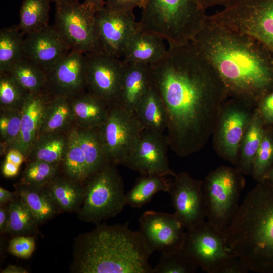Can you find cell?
<instances>
[{
    "instance_id": "1f68e13d",
    "label": "cell",
    "mask_w": 273,
    "mask_h": 273,
    "mask_svg": "<svg viewBox=\"0 0 273 273\" xmlns=\"http://www.w3.org/2000/svg\"><path fill=\"white\" fill-rule=\"evenodd\" d=\"M171 183L165 176L141 175L125 195V205L139 208L149 203L159 192H169Z\"/></svg>"
},
{
    "instance_id": "f6af8a7d",
    "label": "cell",
    "mask_w": 273,
    "mask_h": 273,
    "mask_svg": "<svg viewBox=\"0 0 273 273\" xmlns=\"http://www.w3.org/2000/svg\"><path fill=\"white\" fill-rule=\"evenodd\" d=\"M5 160L15 164L19 166L26 159L23 153L17 149L9 150L5 155Z\"/></svg>"
},
{
    "instance_id": "52a82bcc",
    "label": "cell",
    "mask_w": 273,
    "mask_h": 273,
    "mask_svg": "<svg viewBox=\"0 0 273 273\" xmlns=\"http://www.w3.org/2000/svg\"><path fill=\"white\" fill-rule=\"evenodd\" d=\"M246 184L236 167L219 166L203 180L207 222L223 233L236 213Z\"/></svg>"
},
{
    "instance_id": "d590c367",
    "label": "cell",
    "mask_w": 273,
    "mask_h": 273,
    "mask_svg": "<svg viewBox=\"0 0 273 273\" xmlns=\"http://www.w3.org/2000/svg\"><path fill=\"white\" fill-rule=\"evenodd\" d=\"M22 110H0L1 156L14 148L19 139Z\"/></svg>"
},
{
    "instance_id": "f546056e",
    "label": "cell",
    "mask_w": 273,
    "mask_h": 273,
    "mask_svg": "<svg viewBox=\"0 0 273 273\" xmlns=\"http://www.w3.org/2000/svg\"><path fill=\"white\" fill-rule=\"evenodd\" d=\"M48 187L55 203L63 210L73 211L83 202L85 186L66 176L58 175Z\"/></svg>"
},
{
    "instance_id": "6da1fadb",
    "label": "cell",
    "mask_w": 273,
    "mask_h": 273,
    "mask_svg": "<svg viewBox=\"0 0 273 273\" xmlns=\"http://www.w3.org/2000/svg\"><path fill=\"white\" fill-rule=\"evenodd\" d=\"M150 68L166 112L169 147L180 157L200 151L229 98L219 74L191 42L169 46Z\"/></svg>"
},
{
    "instance_id": "d6986e66",
    "label": "cell",
    "mask_w": 273,
    "mask_h": 273,
    "mask_svg": "<svg viewBox=\"0 0 273 273\" xmlns=\"http://www.w3.org/2000/svg\"><path fill=\"white\" fill-rule=\"evenodd\" d=\"M70 50L55 25L29 33L24 40V58L46 72Z\"/></svg>"
},
{
    "instance_id": "484cf974",
    "label": "cell",
    "mask_w": 273,
    "mask_h": 273,
    "mask_svg": "<svg viewBox=\"0 0 273 273\" xmlns=\"http://www.w3.org/2000/svg\"><path fill=\"white\" fill-rule=\"evenodd\" d=\"M134 113L144 130L163 134L167 129L166 110L160 96L153 85L139 103Z\"/></svg>"
},
{
    "instance_id": "7a4b0ae2",
    "label": "cell",
    "mask_w": 273,
    "mask_h": 273,
    "mask_svg": "<svg viewBox=\"0 0 273 273\" xmlns=\"http://www.w3.org/2000/svg\"><path fill=\"white\" fill-rule=\"evenodd\" d=\"M191 42L217 71L229 97L256 107L273 90V56L253 37L207 21Z\"/></svg>"
},
{
    "instance_id": "e575fe53",
    "label": "cell",
    "mask_w": 273,
    "mask_h": 273,
    "mask_svg": "<svg viewBox=\"0 0 273 273\" xmlns=\"http://www.w3.org/2000/svg\"><path fill=\"white\" fill-rule=\"evenodd\" d=\"M8 72L29 93L46 90L47 72L25 58L14 64Z\"/></svg>"
},
{
    "instance_id": "f35d334b",
    "label": "cell",
    "mask_w": 273,
    "mask_h": 273,
    "mask_svg": "<svg viewBox=\"0 0 273 273\" xmlns=\"http://www.w3.org/2000/svg\"><path fill=\"white\" fill-rule=\"evenodd\" d=\"M28 162L20 184L34 187H47L58 176L60 168L59 166L40 160Z\"/></svg>"
},
{
    "instance_id": "ee69618b",
    "label": "cell",
    "mask_w": 273,
    "mask_h": 273,
    "mask_svg": "<svg viewBox=\"0 0 273 273\" xmlns=\"http://www.w3.org/2000/svg\"><path fill=\"white\" fill-rule=\"evenodd\" d=\"M145 0H106L105 6L114 10H133L137 7L142 8Z\"/></svg>"
},
{
    "instance_id": "681fc988",
    "label": "cell",
    "mask_w": 273,
    "mask_h": 273,
    "mask_svg": "<svg viewBox=\"0 0 273 273\" xmlns=\"http://www.w3.org/2000/svg\"><path fill=\"white\" fill-rule=\"evenodd\" d=\"M15 193L0 187V203L3 204L9 202H11L14 200Z\"/></svg>"
},
{
    "instance_id": "60d3db41",
    "label": "cell",
    "mask_w": 273,
    "mask_h": 273,
    "mask_svg": "<svg viewBox=\"0 0 273 273\" xmlns=\"http://www.w3.org/2000/svg\"><path fill=\"white\" fill-rule=\"evenodd\" d=\"M273 165V126H266L251 175L257 182L263 180Z\"/></svg>"
},
{
    "instance_id": "ffe728a7",
    "label": "cell",
    "mask_w": 273,
    "mask_h": 273,
    "mask_svg": "<svg viewBox=\"0 0 273 273\" xmlns=\"http://www.w3.org/2000/svg\"><path fill=\"white\" fill-rule=\"evenodd\" d=\"M51 96L46 90L29 93L23 106L21 133L14 149L23 153L26 161L39 138L46 108Z\"/></svg>"
},
{
    "instance_id": "f907efd6",
    "label": "cell",
    "mask_w": 273,
    "mask_h": 273,
    "mask_svg": "<svg viewBox=\"0 0 273 273\" xmlns=\"http://www.w3.org/2000/svg\"><path fill=\"white\" fill-rule=\"evenodd\" d=\"M83 3L91 7L96 12L101 10L105 6V1L104 0H84Z\"/></svg>"
},
{
    "instance_id": "ab89813d",
    "label": "cell",
    "mask_w": 273,
    "mask_h": 273,
    "mask_svg": "<svg viewBox=\"0 0 273 273\" xmlns=\"http://www.w3.org/2000/svg\"><path fill=\"white\" fill-rule=\"evenodd\" d=\"M199 268L182 249L162 252L153 273H193Z\"/></svg>"
},
{
    "instance_id": "c3c4849f",
    "label": "cell",
    "mask_w": 273,
    "mask_h": 273,
    "mask_svg": "<svg viewBox=\"0 0 273 273\" xmlns=\"http://www.w3.org/2000/svg\"><path fill=\"white\" fill-rule=\"evenodd\" d=\"M235 0H201V3L205 9L216 5L223 6L225 7L232 3Z\"/></svg>"
},
{
    "instance_id": "277c9868",
    "label": "cell",
    "mask_w": 273,
    "mask_h": 273,
    "mask_svg": "<svg viewBox=\"0 0 273 273\" xmlns=\"http://www.w3.org/2000/svg\"><path fill=\"white\" fill-rule=\"evenodd\" d=\"M74 267L79 273H153V252L128 223L102 224L79 238Z\"/></svg>"
},
{
    "instance_id": "30bf717a",
    "label": "cell",
    "mask_w": 273,
    "mask_h": 273,
    "mask_svg": "<svg viewBox=\"0 0 273 273\" xmlns=\"http://www.w3.org/2000/svg\"><path fill=\"white\" fill-rule=\"evenodd\" d=\"M255 108L247 101L229 97L217 117L212 134L213 149L220 158L235 166L242 139Z\"/></svg>"
},
{
    "instance_id": "d6a6232c",
    "label": "cell",
    "mask_w": 273,
    "mask_h": 273,
    "mask_svg": "<svg viewBox=\"0 0 273 273\" xmlns=\"http://www.w3.org/2000/svg\"><path fill=\"white\" fill-rule=\"evenodd\" d=\"M23 34L15 27L0 31V73L8 72L12 66L24 58Z\"/></svg>"
},
{
    "instance_id": "44dd1931",
    "label": "cell",
    "mask_w": 273,
    "mask_h": 273,
    "mask_svg": "<svg viewBox=\"0 0 273 273\" xmlns=\"http://www.w3.org/2000/svg\"><path fill=\"white\" fill-rule=\"evenodd\" d=\"M123 77L116 104L134 112L152 86L150 65L125 62Z\"/></svg>"
},
{
    "instance_id": "7c38bea8",
    "label": "cell",
    "mask_w": 273,
    "mask_h": 273,
    "mask_svg": "<svg viewBox=\"0 0 273 273\" xmlns=\"http://www.w3.org/2000/svg\"><path fill=\"white\" fill-rule=\"evenodd\" d=\"M183 250L204 271L224 273L237 257L227 245L222 233L207 221L186 231Z\"/></svg>"
},
{
    "instance_id": "2e32d148",
    "label": "cell",
    "mask_w": 273,
    "mask_h": 273,
    "mask_svg": "<svg viewBox=\"0 0 273 273\" xmlns=\"http://www.w3.org/2000/svg\"><path fill=\"white\" fill-rule=\"evenodd\" d=\"M139 221V232L153 252L158 250L162 253L183 249L186 231L174 213L147 211Z\"/></svg>"
},
{
    "instance_id": "e0dca14e",
    "label": "cell",
    "mask_w": 273,
    "mask_h": 273,
    "mask_svg": "<svg viewBox=\"0 0 273 273\" xmlns=\"http://www.w3.org/2000/svg\"><path fill=\"white\" fill-rule=\"evenodd\" d=\"M102 51L121 58L131 37L139 30L133 10H114L105 6L96 12Z\"/></svg>"
},
{
    "instance_id": "74e56055",
    "label": "cell",
    "mask_w": 273,
    "mask_h": 273,
    "mask_svg": "<svg viewBox=\"0 0 273 273\" xmlns=\"http://www.w3.org/2000/svg\"><path fill=\"white\" fill-rule=\"evenodd\" d=\"M8 207L9 222L7 232L25 234L34 229L38 223L35 217L19 198L10 202Z\"/></svg>"
},
{
    "instance_id": "836d02e7",
    "label": "cell",
    "mask_w": 273,
    "mask_h": 273,
    "mask_svg": "<svg viewBox=\"0 0 273 273\" xmlns=\"http://www.w3.org/2000/svg\"><path fill=\"white\" fill-rule=\"evenodd\" d=\"M51 0H23L17 28L25 35L48 25Z\"/></svg>"
},
{
    "instance_id": "816d5d0a",
    "label": "cell",
    "mask_w": 273,
    "mask_h": 273,
    "mask_svg": "<svg viewBox=\"0 0 273 273\" xmlns=\"http://www.w3.org/2000/svg\"><path fill=\"white\" fill-rule=\"evenodd\" d=\"M2 273H26L27 271L20 266L10 265L5 268Z\"/></svg>"
},
{
    "instance_id": "8fae6325",
    "label": "cell",
    "mask_w": 273,
    "mask_h": 273,
    "mask_svg": "<svg viewBox=\"0 0 273 273\" xmlns=\"http://www.w3.org/2000/svg\"><path fill=\"white\" fill-rule=\"evenodd\" d=\"M99 129L107 160L115 166L123 165L144 130L134 112L117 104Z\"/></svg>"
},
{
    "instance_id": "cb8c5ba5",
    "label": "cell",
    "mask_w": 273,
    "mask_h": 273,
    "mask_svg": "<svg viewBox=\"0 0 273 273\" xmlns=\"http://www.w3.org/2000/svg\"><path fill=\"white\" fill-rule=\"evenodd\" d=\"M75 126L71 99L65 96H51L47 105L39 136L67 132Z\"/></svg>"
},
{
    "instance_id": "7402d4cb",
    "label": "cell",
    "mask_w": 273,
    "mask_h": 273,
    "mask_svg": "<svg viewBox=\"0 0 273 273\" xmlns=\"http://www.w3.org/2000/svg\"><path fill=\"white\" fill-rule=\"evenodd\" d=\"M75 125L83 129H99L104 123L110 105L85 90L71 98Z\"/></svg>"
},
{
    "instance_id": "8992f818",
    "label": "cell",
    "mask_w": 273,
    "mask_h": 273,
    "mask_svg": "<svg viewBox=\"0 0 273 273\" xmlns=\"http://www.w3.org/2000/svg\"><path fill=\"white\" fill-rule=\"evenodd\" d=\"M207 21L253 37L273 56V0H235Z\"/></svg>"
},
{
    "instance_id": "ba28073f",
    "label": "cell",
    "mask_w": 273,
    "mask_h": 273,
    "mask_svg": "<svg viewBox=\"0 0 273 273\" xmlns=\"http://www.w3.org/2000/svg\"><path fill=\"white\" fill-rule=\"evenodd\" d=\"M116 166L108 163L85 183L79 217L94 223L113 218L125 205L124 182Z\"/></svg>"
},
{
    "instance_id": "d4e9b609",
    "label": "cell",
    "mask_w": 273,
    "mask_h": 273,
    "mask_svg": "<svg viewBox=\"0 0 273 273\" xmlns=\"http://www.w3.org/2000/svg\"><path fill=\"white\" fill-rule=\"evenodd\" d=\"M266 125L255 107L251 120L242 139L236 168L244 176L251 174L253 164Z\"/></svg>"
},
{
    "instance_id": "4dcf8cb0",
    "label": "cell",
    "mask_w": 273,
    "mask_h": 273,
    "mask_svg": "<svg viewBox=\"0 0 273 273\" xmlns=\"http://www.w3.org/2000/svg\"><path fill=\"white\" fill-rule=\"evenodd\" d=\"M75 129L85 157L89 178L109 162L99 129H83L75 125Z\"/></svg>"
},
{
    "instance_id": "7bdbcfd3",
    "label": "cell",
    "mask_w": 273,
    "mask_h": 273,
    "mask_svg": "<svg viewBox=\"0 0 273 273\" xmlns=\"http://www.w3.org/2000/svg\"><path fill=\"white\" fill-rule=\"evenodd\" d=\"M256 108L266 126H273V90L265 95Z\"/></svg>"
},
{
    "instance_id": "5bb4252c",
    "label": "cell",
    "mask_w": 273,
    "mask_h": 273,
    "mask_svg": "<svg viewBox=\"0 0 273 273\" xmlns=\"http://www.w3.org/2000/svg\"><path fill=\"white\" fill-rule=\"evenodd\" d=\"M174 177L168 192L174 214L186 230L203 223L206 214L203 180L194 179L185 172Z\"/></svg>"
},
{
    "instance_id": "f1b7e54d",
    "label": "cell",
    "mask_w": 273,
    "mask_h": 273,
    "mask_svg": "<svg viewBox=\"0 0 273 273\" xmlns=\"http://www.w3.org/2000/svg\"><path fill=\"white\" fill-rule=\"evenodd\" d=\"M60 168L65 176L75 181L84 184L89 178L85 157L75 126L69 131L67 147Z\"/></svg>"
},
{
    "instance_id": "83f0119b",
    "label": "cell",
    "mask_w": 273,
    "mask_h": 273,
    "mask_svg": "<svg viewBox=\"0 0 273 273\" xmlns=\"http://www.w3.org/2000/svg\"><path fill=\"white\" fill-rule=\"evenodd\" d=\"M69 131L40 136L26 161L40 160L61 167L67 147Z\"/></svg>"
},
{
    "instance_id": "3957f363",
    "label": "cell",
    "mask_w": 273,
    "mask_h": 273,
    "mask_svg": "<svg viewBox=\"0 0 273 273\" xmlns=\"http://www.w3.org/2000/svg\"><path fill=\"white\" fill-rule=\"evenodd\" d=\"M249 271L273 273V184L257 182L223 232Z\"/></svg>"
},
{
    "instance_id": "603a6c76",
    "label": "cell",
    "mask_w": 273,
    "mask_h": 273,
    "mask_svg": "<svg viewBox=\"0 0 273 273\" xmlns=\"http://www.w3.org/2000/svg\"><path fill=\"white\" fill-rule=\"evenodd\" d=\"M163 40L156 34L138 30L128 41L122 59L128 63L152 64L167 51Z\"/></svg>"
},
{
    "instance_id": "4fadbf2b",
    "label": "cell",
    "mask_w": 273,
    "mask_h": 273,
    "mask_svg": "<svg viewBox=\"0 0 273 273\" xmlns=\"http://www.w3.org/2000/svg\"><path fill=\"white\" fill-rule=\"evenodd\" d=\"M86 90L100 97L109 105L117 103L124 69L120 58L103 51L85 54Z\"/></svg>"
},
{
    "instance_id": "5b68a950",
    "label": "cell",
    "mask_w": 273,
    "mask_h": 273,
    "mask_svg": "<svg viewBox=\"0 0 273 273\" xmlns=\"http://www.w3.org/2000/svg\"><path fill=\"white\" fill-rule=\"evenodd\" d=\"M142 9L139 30L160 36L169 46L191 42L208 17L201 0H145Z\"/></svg>"
},
{
    "instance_id": "9c48e42d",
    "label": "cell",
    "mask_w": 273,
    "mask_h": 273,
    "mask_svg": "<svg viewBox=\"0 0 273 273\" xmlns=\"http://www.w3.org/2000/svg\"><path fill=\"white\" fill-rule=\"evenodd\" d=\"M96 11L84 3L56 4L55 26L71 50L102 52Z\"/></svg>"
},
{
    "instance_id": "ac0fdd59",
    "label": "cell",
    "mask_w": 273,
    "mask_h": 273,
    "mask_svg": "<svg viewBox=\"0 0 273 273\" xmlns=\"http://www.w3.org/2000/svg\"><path fill=\"white\" fill-rule=\"evenodd\" d=\"M46 91L72 98L86 90L85 54L70 50L47 72Z\"/></svg>"
},
{
    "instance_id": "bcb514c9",
    "label": "cell",
    "mask_w": 273,
    "mask_h": 273,
    "mask_svg": "<svg viewBox=\"0 0 273 273\" xmlns=\"http://www.w3.org/2000/svg\"><path fill=\"white\" fill-rule=\"evenodd\" d=\"M19 168V166L5 159L2 166V172L6 177H13L18 173Z\"/></svg>"
},
{
    "instance_id": "b9f144b4",
    "label": "cell",
    "mask_w": 273,
    "mask_h": 273,
    "mask_svg": "<svg viewBox=\"0 0 273 273\" xmlns=\"http://www.w3.org/2000/svg\"><path fill=\"white\" fill-rule=\"evenodd\" d=\"M35 246V240L33 237L17 236L10 241L8 251L16 257L27 259L32 254Z\"/></svg>"
},
{
    "instance_id": "7dc6e473",
    "label": "cell",
    "mask_w": 273,
    "mask_h": 273,
    "mask_svg": "<svg viewBox=\"0 0 273 273\" xmlns=\"http://www.w3.org/2000/svg\"><path fill=\"white\" fill-rule=\"evenodd\" d=\"M9 222L8 207L1 206L0 208V231L1 233L7 232Z\"/></svg>"
},
{
    "instance_id": "db71d44e",
    "label": "cell",
    "mask_w": 273,
    "mask_h": 273,
    "mask_svg": "<svg viewBox=\"0 0 273 273\" xmlns=\"http://www.w3.org/2000/svg\"><path fill=\"white\" fill-rule=\"evenodd\" d=\"M51 1L55 2L56 4L71 3L79 2V0H51Z\"/></svg>"
},
{
    "instance_id": "f5cc1de1",
    "label": "cell",
    "mask_w": 273,
    "mask_h": 273,
    "mask_svg": "<svg viewBox=\"0 0 273 273\" xmlns=\"http://www.w3.org/2000/svg\"><path fill=\"white\" fill-rule=\"evenodd\" d=\"M265 179L273 184V165L270 168L264 179Z\"/></svg>"
},
{
    "instance_id": "8d00e7d4",
    "label": "cell",
    "mask_w": 273,
    "mask_h": 273,
    "mask_svg": "<svg viewBox=\"0 0 273 273\" xmlns=\"http://www.w3.org/2000/svg\"><path fill=\"white\" fill-rule=\"evenodd\" d=\"M29 94L9 73H0V110H22Z\"/></svg>"
},
{
    "instance_id": "4316f807",
    "label": "cell",
    "mask_w": 273,
    "mask_h": 273,
    "mask_svg": "<svg viewBox=\"0 0 273 273\" xmlns=\"http://www.w3.org/2000/svg\"><path fill=\"white\" fill-rule=\"evenodd\" d=\"M17 193L38 223L47 220L56 214L58 206L48 186L39 187L20 184L18 186Z\"/></svg>"
},
{
    "instance_id": "9a60e30c",
    "label": "cell",
    "mask_w": 273,
    "mask_h": 273,
    "mask_svg": "<svg viewBox=\"0 0 273 273\" xmlns=\"http://www.w3.org/2000/svg\"><path fill=\"white\" fill-rule=\"evenodd\" d=\"M166 135L144 130L123 165L141 175L174 177L167 155Z\"/></svg>"
}]
</instances>
